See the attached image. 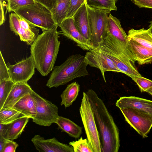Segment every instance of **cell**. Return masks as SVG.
Masks as SVG:
<instances>
[{"mask_svg": "<svg viewBox=\"0 0 152 152\" xmlns=\"http://www.w3.org/2000/svg\"><path fill=\"white\" fill-rule=\"evenodd\" d=\"M86 93L99 133L102 152H118L120 147L119 131L113 117L94 90L89 89Z\"/></svg>", "mask_w": 152, "mask_h": 152, "instance_id": "obj_1", "label": "cell"}, {"mask_svg": "<svg viewBox=\"0 0 152 152\" xmlns=\"http://www.w3.org/2000/svg\"><path fill=\"white\" fill-rule=\"evenodd\" d=\"M58 26L42 31L31 45V55L35 68L43 76L47 75L54 67L60 43Z\"/></svg>", "mask_w": 152, "mask_h": 152, "instance_id": "obj_2", "label": "cell"}, {"mask_svg": "<svg viewBox=\"0 0 152 152\" xmlns=\"http://www.w3.org/2000/svg\"><path fill=\"white\" fill-rule=\"evenodd\" d=\"M87 65L84 56L72 55L61 65L54 67L46 86L50 88L57 87L75 78L87 75Z\"/></svg>", "mask_w": 152, "mask_h": 152, "instance_id": "obj_3", "label": "cell"}, {"mask_svg": "<svg viewBox=\"0 0 152 152\" xmlns=\"http://www.w3.org/2000/svg\"><path fill=\"white\" fill-rule=\"evenodd\" d=\"M94 50L99 51L110 59L121 73L128 76H141L118 44L115 37L108 31L103 42Z\"/></svg>", "mask_w": 152, "mask_h": 152, "instance_id": "obj_4", "label": "cell"}, {"mask_svg": "<svg viewBox=\"0 0 152 152\" xmlns=\"http://www.w3.org/2000/svg\"><path fill=\"white\" fill-rule=\"evenodd\" d=\"M14 12L35 26L39 27L42 31L52 29L58 25L53 20L50 10L36 1L34 4L21 7Z\"/></svg>", "mask_w": 152, "mask_h": 152, "instance_id": "obj_5", "label": "cell"}, {"mask_svg": "<svg viewBox=\"0 0 152 152\" xmlns=\"http://www.w3.org/2000/svg\"><path fill=\"white\" fill-rule=\"evenodd\" d=\"M87 7L91 30L89 44L92 50H94L99 47L107 35L108 20L110 13L93 8L87 4Z\"/></svg>", "mask_w": 152, "mask_h": 152, "instance_id": "obj_6", "label": "cell"}, {"mask_svg": "<svg viewBox=\"0 0 152 152\" xmlns=\"http://www.w3.org/2000/svg\"><path fill=\"white\" fill-rule=\"evenodd\" d=\"M79 111L87 139L94 152H102L99 133L88 96L85 92L83 93Z\"/></svg>", "mask_w": 152, "mask_h": 152, "instance_id": "obj_7", "label": "cell"}, {"mask_svg": "<svg viewBox=\"0 0 152 152\" xmlns=\"http://www.w3.org/2000/svg\"><path fill=\"white\" fill-rule=\"evenodd\" d=\"M119 109L126 122L143 137H147L152 127V115L137 108L124 107Z\"/></svg>", "mask_w": 152, "mask_h": 152, "instance_id": "obj_8", "label": "cell"}, {"mask_svg": "<svg viewBox=\"0 0 152 152\" xmlns=\"http://www.w3.org/2000/svg\"><path fill=\"white\" fill-rule=\"evenodd\" d=\"M35 102L37 114L32 121L40 126H50L56 123L58 117L57 106L42 97L34 91L31 93Z\"/></svg>", "mask_w": 152, "mask_h": 152, "instance_id": "obj_9", "label": "cell"}, {"mask_svg": "<svg viewBox=\"0 0 152 152\" xmlns=\"http://www.w3.org/2000/svg\"><path fill=\"white\" fill-rule=\"evenodd\" d=\"M108 31L116 39L119 46L135 66V58L129 45L127 35L122 27L120 20L109 13L108 20Z\"/></svg>", "mask_w": 152, "mask_h": 152, "instance_id": "obj_10", "label": "cell"}, {"mask_svg": "<svg viewBox=\"0 0 152 152\" xmlns=\"http://www.w3.org/2000/svg\"><path fill=\"white\" fill-rule=\"evenodd\" d=\"M7 66L10 79L15 83L27 82L34 74L35 68L31 55L14 64H8Z\"/></svg>", "mask_w": 152, "mask_h": 152, "instance_id": "obj_11", "label": "cell"}, {"mask_svg": "<svg viewBox=\"0 0 152 152\" xmlns=\"http://www.w3.org/2000/svg\"><path fill=\"white\" fill-rule=\"evenodd\" d=\"M84 56L88 65L100 69L105 83L106 81L104 76L105 72L111 71L121 73L110 59L97 50H91L88 51Z\"/></svg>", "mask_w": 152, "mask_h": 152, "instance_id": "obj_12", "label": "cell"}, {"mask_svg": "<svg viewBox=\"0 0 152 152\" xmlns=\"http://www.w3.org/2000/svg\"><path fill=\"white\" fill-rule=\"evenodd\" d=\"M58 26L64 36L75 42L82 49L88 51L93 49L88 41L78 31L73 17L66 18Z\"/></svg>", "mask_w": 152, "mask_h": 152, "instance_id": "obj_13", "label": "cell"}, {"mask_svg": "<svg viewBox=\"0 0 152 152\" xmlns=\"http://www.w3.org/2000/svg\"><path fill=\"white\" fill-rule=\"evenodd\" d=\"M31 141L39 152H73L72 146L60 142L55 137L45 139L40 135L36 134Z\"/></svg>", "mask_w": 152, "mask_h": 152, "instance_id": "obj_14", "label": "cell"}, {"mask_svg": "<svg viewBox=\"0 0 152 152\" xmlns=\"http://www.w3.org/2000/svg\"><path fill=\"white\" fill-rule=\"evenodd\" d=\"M72 17L78 31L89 43L91 30L86 0Z\"/></svg>", "mask_w": 152, "mask_h": 152, "instance_id": "obj_15", "label": "cell"}, {"mask_svg": "<svg viewBox=\"0 0 152 152\" xmlns=\"http://www.w3.org/2000/svg\"><path fill=\"white\" fill-rule=\"evenodd\" d=\"M119 108L130 107L143 110L152 115V101L134 96L120 97L115 103Z\"/></svg>", "mask_w": 152, "mask_h": 152, "instance_id": "obj_16", "label": "cell"}, {"mask_svg": "<svg viewBox=\"0 0 152 152\" xmlns=\"http://www.w3.org/2000/svg\"><path fill=\"white\" fill-rule=\"evenodd\" d=\"M33 91L27 82L15 83L1 109L12 107L25 95L28 93H31Z\"/></svg>", "mask_w": 152, "mask_h": 152, "instance_id": "obj_17", "label": "cell"}, {"mask_svg": "<svg viewBox=\"0 0 152 152\" xmlns=\"http://www.w3.org/2000/svg\"><path fill=\"white\" fill-rule=\"evenodd\" d=\"M10 27L11 31L16 35H19L21 41L28 45H31L35 40L37 35L33 32L27 30L20 25L17 14L15 12L9 15Z\"/></svg>", "mask_w": 152, "mask_h": 152, "instance_id": "obj_18", "label": "cell"}, {"mask_svg": "<svg viewBox=\"0 0 152 152\" xmlns=\"http://www.w3.org/2000/svg\"><path fill=\"white\" fill-rule=\"evenodd\" d=\"M31 93L25 95L12 107L24 116L32 119L36 116L37 113L35 101Z\"/></svg>", "mask_w": 152, "mask_h": 152, "instance_id": "obj_19", "label": "cell"}, {"mask_svg": "<svg viewBox=\"0 0 152 152\" xmlns=\"http://www.w3.org/2000/svg\"><path fill=\"white\" fill-rule=\"evenodd\" d=\"M129 45L136 61L139 65L152 62V49L129 39Z\"/></svg>", "mask_w": 152, "mask_h": 152, "instance_id": "obj_20", "label": "cell"}, {"mask_svg": "<svg viewBox=\"0 0 152 152\" xmlns=\"http://www.w3.org/2000/svg\"><path fill=\"white\" fill-rule=\"evenodd\" d=\"M127 36L128 39L152 49V34L148 29L146 30L143 28L135 30L132 28L129 30Z\"/></svg>", "mask_w": 152, "mask_h": 152, "instance_id": "obj_21", "label": "cell"}, {"mask_svg": "<svg viewBox=\"0 0 152 152\" xmlns=\"http://www.w3.org/2000/svg\"><path fill=\"white\" fill-rule=\"evenodd\" d=\"M29 118L28 117L23 116L9 124L4 137L12 140L17 139L24 130Z\"/></svg>", "mask_w": 152, "mask_h": 152, "instance_id": "obj_22", "label": "cell"}, {"mask_svg": "<svg viewBox=\"0 0 152 152\" xmlns=\"http://www.w3.org/2000/svg\"><path fill=\"white\" fill-rule=\"evenodd\" d=\"M62 131L70 136L79 138L82 133V128L68 118L59 116L56 123Z\"/></svg>", "mask_w": 152, "mask_h": 152, "instance_id": "obj_23", "label": "cell"}, {"mask_svg": "<svg viewBox=\"0 0 152 152\" xmlns=\"http://www.w3.org/2000/svg\"><path fill=\"white\" fill-rule=\"evenodd\" d=\"M71 0H57L53 8L50 10L53 20L58 26L66 18Z\"/></svg>", "mask_w": 152, "mask_h": 152, "instance_id": "obj_24", "label": "cell"}, {"mask_svg": "<svg viewBox=\"0 0 152 152\" xmlns=\"http://www.w3.org/2000/svg\"><path fill=\"white\" fill-rule=\"evenodd\" d=\"M80 90V85L76 82L68 85L61 95V105L66 108L70 107L76 99Z\"/></svg>", "mask_w": 152, "mask_h": 152, "instance_id": "obj_25", "label": "cell"}, {"mask_svg": "<svg viewBox=\"0 0 152 152\" xmlns=\"http://www.w3.org/2000/svg\"><path fill=\"white\" fill-rule=\"evenodd\" d=\"M117 0H86L87 4L93 8L105 10L108 12L116 10L115 3Z\"/></svg>", "mask_w": 152, "mask_h": 152, "instance_id": "obj_26", "label": "cell"}, {"mask_svg": "<svg viewBox=\"0 0 152 152\" xmlns=\"http://www.w3.org/2000/svg\"><path fill=\"white\" fill-rule=\"evenodd\" d=\"M24 116L13 107H7L0 110V123L9 124L18 118Z\"/></svg>", "mask_w": 152, "mask_h": 152, "instance_id": "obj_27", "label": "cell"}, {"mask_svg": "<svg viewBox=\"0 0 152 152\" xmlns=\"http://www.w3.org/2000/svg\"><path fill=\"white\" fill-rule=\"evenodd\" d=\"M69 144L73 148L74 152H94L87 138L83 139L81 137L77 140L70 142Z\"/></svg>", "mask_w": 152, "mask_h": 152, "instance_id": "obj_28", "label": "cell"}, {"mask_svg": "<svg viewBox=\"0 0 152 152\" xmlns=\"http://www.w3.org/2000/svg\"><path fill=\"white\" fill-rule=\"evenodd\" d=\"M15 84L11 79L0 81V110Z\"/></svg>", "mask_w": 152, "mask_h": 152, "instance_id": "obj_29", "label": "cell"}, {"mask_svg": "<svg viewBox=\"0 0 152 152\" xmlns=\"http://www.w3.org/2000/svg\"><path fill=\"white\" fill-rule=\"evenodd\" d=\"M8 12H14L19 8L34 4L35 0H6Z\"/></svg>", "mask_w": 152, "mask_h": 152, "instance_id": "obj_30", "label": "cell"}, {"mask_svg": "<svg viewBox=\"0 0 152 152\" xmlns=\"http://www.w3.org/2000/svg\"><path fill=\"white\" fill-rule=\"evenodd\" d=\"M138 86L141 92H146L152 87V81L141 76H140L129 75Z\"/></svg>", "mask_w": 152, "mask_h": 152, "instance_id": "obj_31", "label": "cell"}, {"mask_svg": "<svg viewBox=\"0 0 152 152\" xmlns=\"http://www.w3.org/2000/svg\"><path fill=\"white\" fill-rule=\"evenodd\" d=\"M17 14L20 26L23 28L32 32L38 36L39 31V29L36 28V26L26 19L20 15Z\"/></svg>", "mask_w": 152, "mask_h": 152, "instance_id": "obj_32", "label": "cell"}, {"mask_svg": "<svg viewBox=\"0 0 152 152\" xmlns=\"http://www.w3.org/2000/svg\"><path fill=\"white\" fill-rule=\"evenodd\" d=\"M0 81L10 79L8 67L0 51Z\"/></svg>", "mask_w": 152, "mask_h": 152, "instance_id": "obj_33", "label": "cell"}, {"mask_svg": "<svg viewBox=\"0 0 152 152\" xmlns=\"http://www.w3.org/2000/svg\"><path fill=\"white\" fill-rule=\"evenodd\" d=\"M85 1V0H71L66 18L72 17Z\"/></svg>", "mask_w": 152, "mask_h": 152, "instance_id": "obj_34", "label": "cell"}, {"mask_svg": "<svg viewBox=\"0 0 152 152\" xmlns=\"http://www.w3.org/2000/svg\"><path fill=\"white\" fill-rule=\"evenodd\" d=\"M0 25H3L6 19L8 7L6 0H0Z\"/></svg>", "mask_w": 152, "mask_h": 152, "instance_id": "obj_35", "label": "cell"}, {"mask_svg": "<svg viewBox=\"0 0 152 152\" xmlns=\"http://www.w3.org/2000/svg\"><path fill=\"white\" fill-rule=\"evenodd\" d=\"M18 144L13 140L7 139L2 152H15Z\"/></svg>", "mask_w": 152, "mask_h": 152, "instance_id": "obj_36", "label": "cell"}, {"mask_svg": "<svg viewBox=\"0 0 152 152\" xmlns=\"http://www.w3.org/2000/svg\"><path fill=\"white\" fill-rule=\"evenodd\" d=\"M140 8L152 9V0H131Z\"/></svg>", "mask_w": 152, "mask_h": 152, "instance_id": "obj_37", "label": "cell"}, {"mask_svg": "<svg viewBox=\"0 0 152 152\" xmlns=\"http://www.w3.org/2000/svg\"><path fill=\"white\" fill-rule=\"evenodd\" d=\"M43 5L50 10L54 6L57 0H35Z\"/></svg>", "mask_w": 152, "mask_h": 152, "instance_id": "obj_38", "label": "cell"}, {"mask_svg": "<svg viewBox=\"0 0 152 152\" xmlns=\"http://www.w3.org/2000/svg\"><path fill=\"white\" fill-rule=\"evenodd\" d=\"M9 124L0 123V136L4 137L7 131Z\"/></svg>", "mask_w": 152, "mask_h": 152, "instance_id": "obj_39", "label": "cell"}, {"mask_svg": "<svg viewBox=\"0 0 152 152\" xmlns=\"http://www.w3.org/2000/svg\"><path fill=\"white\" fill-rule=\"evenodd\" d=\"M7 139L3 137L0 136V152H2Z\"/></svg>", "mask_w": 152, "mask_h": 152, "instance_id": "obj_40", "label": "cell"}, {"mask_svg": "<svg viewBox=\"0 0 152 152\" xmlns=\"http://www.w3.org/2000/svg\"><path fill=\"white\" fill-rule=\"evenodd\" d=\"M150 24L149 26V28L148 29L149 31L152 34V21L149 22Z\"/></svg>", "mask_w": 152, "mask_h": 152, "instance_id": "obj_41", "label": "cell"}, {"mask_svg": "<svg viewBox=\"0 0 152 152\" xmlns=\"http://www.w3.org/2000/svg\"><path fill=\"white\" fill-rule=\"evenodd\" d=\"M146 92H147L152 96V87L148 90L146 91Z\"/></svg>", "mask_w": 152, "mask_h": 152, "instance_id": "obj_42", "label": "cell"}]
</instances>
